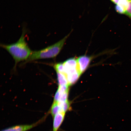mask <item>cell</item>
<instances>
[{
  "label": "cell",
  "mask_w": 131,
  "mask_h": 131,
  "mask_svg": "<svg viewBox=\"0 0 131 131\" xmlns=\"http://www.w3.org/2000/svg\"><path fill=\"white\" fill-rule=\"evenodd\" d=\"M25 29H23L20 38L15 43L10 45H1V46L9 53L15 62V67L19 62L27 61L32 51L26 42Z\"/></svg>",
  "instance_id": "1"
},
{
  "label": "cell",
  "mask_w": 131,
  "mask_h": 131,
  "mask_svg": "<svg viewBox=\"0 0 131 131\" xmlns=\"http://www.w3.org/2000/svg\"><path fill=\"white\" fill-rule=\"evenodd\" d=\"M70 35V34H69L62 40L46 48L32 51L30 56L26 61L55 58L61 51Z\"/></svg>",
  "instance_id": "2"
},
{
  "label": "cell",
  "mask_w": 131,
  "mask_h": 131,
  "mask_svg": "<svg viewBox=\"0 0 131 131\" xmlns=\"http://www.w3.org/2000/svg\"><path fill=\"white\" fill-rule=\"evenodd\" d=\"M69 86L68 85L58 86L54 96L53 102H61L68 101Z\"/></svg>",
  "instance_id": "3"
},
{
  "label": "cell",
  "mask_w": 131,
  "mask_h": 131,
  "mask_svg": "<svg viewBox=\"0 0 131 131\" xmlns=\"http://www.w3.org/2000/svg\"><path fill=\"white\" fill-rule=\"evenodd\" d=\"M64 71L63 74L65 76L79 70L77 59L75 58L68 59L63 63Z\"/></svg>",
  "instance_id": "4"
},
{
  "label": "cell",
  "mask_w": 131,
  "mask_h": 131,
  "mask_svg": "<svg viewBox=\"0 0 131 131\" xmlns=\"http://www.w3.org/2000/svg\"><path fill=\"white\" fill-rule=\"evenodd\" d=\"M92 59V57L85 55L77 59L78 70L81 74L87 69Z\"/></svg>",
  "instance_id": "5"
},
{
  "label": "cell",
  "mask_w": 131,
  "mask_h": 131,
  "mask_svg": "<svg viewBox=\"0 0 131 131\" xmlns=\"http://www.w3.org/2000/svg\"><path fill=\"white\" fill-rule=\"evenodd\" d=\"M66 113L60 112L54 116L53 131H57L64 119Z\"/></svg>",
  "instance_id": "6"
},
{
  "label": "cell",
  "mask_w": 131,
  "mask_h": 131,
  "mask_svg": "<svg viewBox=\"0 0 131 131\" xmlns=\"http://www.w3.org/2000/svg\"><path fill=\"white\" fill-rule=\"evenodd\" d=\"M129 0H119L118 3L115 5V9L118 14L125 15L128 7Z\"/></svg>",
  "instance_id": "7"
},
{
  "label": "cell",
  "mask_w": 131,
  "mask_h": 131,
  "mask_svg": "<svg viewBox=\"0 0 131 131\" xmlns=\"http://www.w3.org/2000/svg\"><path fill=\"white\" fill-rule=\"evenodd\" d=\"M38 123L28 125H22L14 126L4 129L1 131H27L36 126Z\"/></svg>",
  "instance_id": "8"
},
{
  "label": "cell",
  "mask_w": 131,
  "mask_h": 131,
  "mask_svg": "<svg viewBox=\"0 0 131 131\" xmlns=\"http://www.w3.org/2000/svg\"><path fill=\"white\" fill-rule=\"evenodd\" d=\"M58 86L69 85L68 81L65 74L62 73L56 72Z\"/></svg>",
  "instance_id": "9"
},
{
  "label": "cell",
  "mask_w": 131,
  "mask_h": 131,
  "mask_svg": "<svg viewBox=\"0 0 131 131\" xmlns=\"http://www.w3.org/2000/svg\"><path fill=\"white\" fill-rule=\"evenodd\" d=\"M50 112L53 117L58 113L60 112V106L58 103L53 102L51 108Z\"/></svg>",
  "instance_id": "10"
},
{
  "label": "cell",
  "mask_w": 131,
  "mask_h": 131,
  "mask_svg": "<svg viewBox=\"0 0 131 131\" xmlns=\"http://www.w3.org/2000/svg\"><path fill=\"white\" fill-rule=\"evenodd\" d=\"M125 15L131 20V0L129 1L128 7Z\"/></svg>",
  "instance_id": "11"
},
{
  "label": "cell",
  "mask_w": 131,
  "mask_h": 131,
  "mask_svg": "<svg viewBox=\"0 0 131 131\" xmlns=\"http://www.w3.org/2000/svg\"><path fill=\"white\" fill-rule=\"evenodd\" d=\"M111 2L113 3L114 4L116 5L118 3L119 0H110Z\"/></svg>",
  "instance_id": "12"
}]
</instances>
